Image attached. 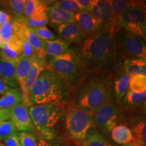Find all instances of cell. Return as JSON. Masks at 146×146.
I'll list each match as a JSON object with an SVG mask.
<instances>
[{"label": "cell", "instance_id": "83f0119b", "mask_svg": "<svg viewBox=\"0 0 146 146\" xmlns=\"http://www.w3.org/2000/svg\"><path fill=\"white\" fill-rule=\"evenodd\" d=\"M3 7L14 16V20L25 16L26 0H9L1 1Z\"/></svg>", "mask_w": 146, "mask_h": 146}, {"label": "cell", "instance_id": "52a82bcc", "mask_svg": "<svg viewBox=\"0 0 146 146\" xmlns=\"http://www.w3.org/2000/svg\"><path fill=\"white\" fill-rule=\"evenodd\" d=\"M47 66L54 71L69 87L83 72L78 52L69 49L58 57L50 58Z\"/></svg>", "mask_w": 146, "mask_h": 146}, {"label": "cell", "instance_id": "44dd1931", "mask_svg": "<svg viewBox=\"0 0 146 146\" xmlns=\"http://www.w3.org/2000/svg\"><path fill=\"white\" fill-rule=\"evenodd\" d=\"M69 43L59 39L52 41H41V45L45 56L58 57L69 50Z\"/></svg>", "mask_w": 146, "mask_h": 146}, {"label": "cell", "instance_id": "603a6c76", "mask_svg": "<svg viewBox=\"0 0 146 146\" xmlns=\"http://www.w3.org/2000/svg\"><path fill=\"white\" fill-rule=\"evenodd\" d=\"M32 65V58H28L21 56L18 58L17 65L16 68L15 78L18 85L21 88V91L23 90L25 80L27 77Z\"/></svg>", "mask_w": 146, "mask_h": 146}, {"label": "cell", "instance_id": "277c9868", "mask_svg": "<svg viewBox=\"0 0 146 146\" xmlns=\"http://www.w3.org/2000/svg\"><path fill=\"white\" fill-rule=\"evenodd\" d=\"M66 103H51L31 106L29 112L35 129L41 138L51 140L57 137L60 123L64 118Z\"/></svg>", "mask_w": 146, "mask_h": 146}, {"label": "cell", "instance_id": "1f68e13d", "mask_svg": "<svg viewBox=\"0 0 146 146\" xmlns=\"http://www.w3.org/2000/svg\"><path fill=\"white\" fill-rule=\"evenodd\" d=\"M30 28V27H29ZM36 35V36L41 41H52L59 39V36L55 35L52 31L47 27H38V28H30Z\"/></svg>", "mask_w": 146, "mask_h": 146}, {"label": "cell", "instance_id": "7402d4cb", "mask_svg": "<svg viewBox=\"0 0 146 146\" xmlns=\"http://www.w3.org/2000/svg\"><path fill=\"white\" fill-rule=\"evenodd\" d=\"M118 69L123 70L129 76L135 74L146 75V60L137 58H129L120 64Z\"/></svg>", "mask_w": 146, "mask_h": 146}, {"label": "cell", "instance_id": "f1b7e54d", "mask_svg": "<svg viewBox=\"0 0 146 146\" xmlns=\"http://www.w3.org/2000/svg\"><path fill=\"white\" fill-rule=\"evenodd\" d=\"M128 89L135 93L146 92V75L135 74L130 76Z\"/></svg>", "mask_w": 146, "mask_h": 146}, {"label": "cell", "instance_id": "ba28073f", "mask_svg": "<svg viewBox=\"0 0 146 146\" xmlns=\"http://www.w3.org/2000/svg\"><path fill=\"white\" fill-rule=\"evenodd\" d=\"M118 29L137 35L145 40L146 8L143 1H131L117 23Z\"/></svg>", "mask_w": 146, "mask_h": 146}, {"label": "cell", "instance_id": "4316f807", "mask_svg": "<svg viewBox=\"0 0 146 146\" xmlns=\"http://www.w3.org/2000/svg\"><path fill=\"white\" fill-rule=\"evenodd\" d=\"M131 1L129 0H111L110 1L112 12V23L111 28L118 30L117 23L120 16L125 10Z\"/></svg>", "mask_w": 146, "mask_h": 146}, {"label": "cell", "instance_id": "d590c367", "mask_svg": "<svg viewBox=\"0 0 146 146\" xmlns=\"http://www.w3.org/2000/svg\"><path fill=\"white\" fill-rule=\"evenodd\" d=\"M0 53L3 57L9 60H16L21 56L19 53L16 52L5 43L3 46L0 48Z\"/></svg>", "mask_w": 146, "mask_h": 146}, {"label": "cell", "instance_id": "d6986e66", "mask_svg": "<svg viewBox=\"0 0 146 146\" xmlns=\"http://www.w3.org/2000/svg\"><path fill=\"white\" fill-rule=\"evenodd\" d=\"M47 17L50 25L57 27L67 23H74V14L62 10L55 5L48 6Z\"/></svg>", "mask_w": 146, "mask_h": 146}, {"label": "cell", "instance_id": "e575fe53", "mask_svg": "<svg viewBox=\"0 0 146 146\" xmlns=\"http://www.w3.org/2000/svg\"><path fill=\"white\" fill-rule=\"evenodd\" d=\"M14 34L13 25L11 22L3 24L0 27V38L4 43L8 42Z\"/></svg>", "mask_w": 146, "mask_h": 146}, {"label": "cell", "instance_id": "6da1fadb", "mask_svg": "<svg viewBox=\"0 0 146 146\" xmlns=\"http://www.w3.org/2000/svg\"><path fill=\"white\" fill-rule=\"evenodd\" d=\"M114 72L96 69L83 71L71 87L72 102L94 113L113 97Z\"/></svg>", "mask_w": 146, "mask_h": 146}, {"label": "cell", "instance_id": "ac0fdd59", "mask_svg": "<svg viewBox=\"0 0 146 146\" xmlns=\"http://www.w3.org/2000/svg\"><path fill=\"white\" fill-rule=\"evenodd\" d=\"M129 80L130 76L123 70L118 69L115 71L112 85L113 98L116 104L119 106L129 88Z\"/></svg>", "mask_w": 146, "mask_h": 146}, {"label": "cell", "instance_id": "7c38bea8", "mask_svg": "<svg viewBox=\"0 0 146 146\" xmlns=\"http://www.w3.org/2000/svg\"><path fill=\"white\" fill-rule=\"evenodd\" d=\"M10 120L13 122L18 131L21 132H33L35 129L29 112V108L23 103L8 108Z\"/></svg>", "mask_w": 146, "mask_h": 146}, {"label": "cell", "instance_id": "836d02e7", "mask_svg": "<svg viewBox=\"0 0 146 146\" xmlns=\"http://www.w3.org/2000/svg\"><path fill=\"white\" fill-rule=\"evenodd\" d=\"M55 5L64 10L66 12H70L72 14H76L79 12L78 8L75 2V0H60V1H55Z\"/></svg>", "mask_w": 146, "mask_h": 146}, {"label": "cell", "instance_id": "60d3db41", "mask_svg": "<svg viewBox=\"0 0 146 146\" xmlns=\"http://www.w3.org/2000/svg\"><path fill=\"white\" fill-rule=\"evenodd\" d=\"M11 22V16L5 12L0 10V25Z\"/></svg>", "mask_w": 146, "mask_h": 146}, {"label": "cell", "instance_id": "4fadbf2b", "mask_svg": "<svg viewBox=\"0 0 146 146\" xmlns=\"http://www.w3.org/2000/svg\"><path fill=\"white\" fill-rule=\"evenodd\" d=\"M14 31L19 37H23L30 43L33 49L36 56L45 59V55L41 45V41L32 31L31 29L24 24L14 21L12 22Z\"/></svg>", "mask_w": 146, "mask_h": 146}, {"label": "cell", "instance_id": "5b68a950", "mask_svg": "<svg viewBox=\"0 0 146 146\" xmlns=\"http://www.w3.org/2000/svg\"><path fill=\"white\" fill-rule=\"evenodd\" d=\"M64 122L67 135L80 145L89 129L94 127L93 112L82 108L72 102L65 104Z\"/></svg>", "mask_w": 146, "mask_h": 146}, {"label": "cell", "instance_id": "2e32d148", "mask_svg": "<svg viewBox=\"0 0 146 146\" xmlns=\"http://www.w3.org/2000/svg\"><path fill=\"white\" fill-rule=\"evenodd\" d=\"M17 59L9 60L3 57L0 53V80L10 88H17L18 84L15 78Z\"/></svg>", "mask_w": 146, "mask_h": 146}, {"label": "cell", "instance_id": "8992f818", "mask_svg": "<svg viewBox=\"0 0 146 146\" xmlns=\"http://www.w3.org/2000/svg\"><path fill=\"white\" fill-rule=\"evenodd\" d=\"M114 50L117 69L126 59L146 60L145 40L122 29H118L114 35Z\"/></svg>", "mask_w": 146, "mask_h": 146}, {"label": "cell", "instance_id": "d4e9b609", "mask_svg": "<svg viewBox=\"0 0 146 146\" xmlns=\"http://www.w3.org/2000/svg\"><path fill=\"white\" fill-rule=\"evenodd\" d=\"M81 146H112V144L108 137L92 127L87 133Z\"/></svg>", "mask_w": 146, "mask_h": 146}, {"label": "cell", "instance_id": "74e56055", "mask_svg": "<svg viewBox=\"0 0 146 146\" xmlns=\"http://www.w3.org/2000/svg\"><path fill=\"white\" fill-rule=\"evenodd\" d=\"M38 146H69L66 142L63 141L60 138H54L51 140H46L40 138L38 140Z\"/></svg>", "mask_w": 146, "mask_h": 146}, {"label": "cell", "instance_id": "cb8c5ba5", "mask_svg": "<svg viewBox=\"0 0 146 146\" xmlns=\"http://www.w3.org/2000/svg\"><path fill=\"white\" fill-rule=\"evenodd\" d=\"M110 137L115 143L119 145H125L134 140L131 129L128 126L119 124L112 129Z\"/></svg>", "mask_w": 146, "mask_h": 146}, {"label": "cell", "instance_id": "ffe728a7", "mask_svg": "<svg viewBox=\"0 0 146 146\" xmlns=\"http://www.w3.org/2000/svg\"><path fill=\"white\" fill-rule=\"evenodd\" d=\"M48 5L45 1L27 0L25 9V17L30 19H45L47 17Z\"/></svg>", "mask_w": 146, "mask_h": 146}, {"label": "cell", "instance_id": "8d00e7d4", "mask_svg": "<svg viewBox=\"0 0 146 146\" xmlns=\"http://www.w3.org/2000/svg\"><path fill=\"white\" fill-rule=\"evenodd\" d=\"M22 40V54L21 56L23 57L32 58L36 55L30 43L27 41L25 38L20 37Z\"/></svg>", "mask_w": 146, "mask_h": 146}, {"label": "cell", "instance_id": "ab89813d", "mask_svg": "<svg viewBox=\"0 0 146 146\" xmlns=\"http://www.w3.org/2000/svg\"><path fill=\"white\" fill-rule=\"evenodd\" d=\"M91 0H75L79 11H87L90 7Z\"/></svg>", "mask_w": 146, "mask_h": 146}, {"label": "cell", "instance_id": "9a60e30c", "mask_svg": "<svg viewBox=\"0 0 146 146\" xmlns=\"http://www.w3.org/2000/svg\"><path fill=\"white\" fill-rule=\"evenodd\" d=\"M146 92L135 93L128 89L120 107L123 112L133 111H145Z\"/></svg>", "mask_w": 146, "mask_h": 146}, {"label": "cell", "instance_id": "f6af8a7d", "mask_svg": "<svg viewBox=\"0 0 146 146\" xmlns=\"http://www.w3.org/2000/svg\"><path fill=\"white\" fill-rule=\"evenodd\" d=\"M3 44H4V42H3L2 41V39H1V38H0V48H1V47L3 46Z\"/></svg>", "mask_w": 146, "mask_h": 146}, {"label": "cell", "instance_id": "b9f144b4", "mask_svg": "<svg viewBox=\"0 0 146 146\" xmlns=\"http://www.w3.org/2000/svg\"><path fill=\"white\" fill-rule=\"evenodd\" d=\"M10 120V112L8 109H0V121Z\"/></svg>", "mask_w": 146, "mask_h": 146}, {"label": "cell", "instance_id": "8fae6325", "mask_svg": "<svg viewBox=\"0 0 146 146\" xmlns=\"http://www.w3.org/2000/svg\"><path fill=\"white\" fill-rule=\"evenodd\" d=\"M46 60L42 59L37 56H34L32 58V65L31 70L29 71L27 77L25 80V85L23 90L21 91L22 100L21 103L27 107H30L29 104V94L33 85L36 81V78L42 71L47 67Z\"/></svg>", "mask_w": 146, "mask_h": 146}, {"label": "cell", "instance_id": "d6a6232c", "mask_svg": "<svg viewBox=\"0 0 146 146\" xmlns=\"http://www.w3.org/2000/svg\"><path fill=\"white\" fill-rule=\"evenodd\" d=\"M18 137L21 146H38L37 139L31 132H20Z\"/></svg>", "mask_w": 146, "mask_h": 146}, {"label": "cell", "instance_id": "484cf974", "mask_svg": "<svg viewBox=\"0 0 146 146\" xmlns=\"http://www.w3.org/2000/svg\"><path fill=\"white\" fill-rule=\"evenodd\" d=\"M22 100V94L18 88H10L0 94V109H8L20 104Z\"/></svg>", "mask_w": 146, "mask_h": 146}, {"label": "cell", "instance_id": "4dcf8cb0", "mask_svg": "<svg viewBox=\"0 0 146 146\" xmlns=\"http://www.w3.org/2000/svg\"><path fill=\"white\" fill-rule=\"evenodd\" d=\"M18 130L11 120L0 121V141H4L11 135L17 134Z\"/></svg>", "mask_w": 146, "mask_h": 146}, {"label": "cell", "instance_id": "7a4b0ae2", "mask_svg": "<svg viewBox=\"0 0 146 146\" xmlns=\"http://www.w3.org/2000/svg\"><path fill=\"white\" fill-rule=\"evenodd\" d=\"M118 30L112 28L103 30L84 39L78 51L83 71L96 69L115 72L117 70L114 35Z\"/></svg>", "mask_w": 146, "mask_h": 146}, {"label": "cell", "instance_id": "9c48e42d", "mask_svg": "<svg viewBox=\"0 0 146 146\" xmlns=\"http://www.w3.org/2000/svg\"><path fill=\"white\" fill-rule=\"evenodd\" d=\"M123 118L124 113L112 97L93 113L94 127L98 132L109 137L112 129L119 125Z\"/></svg>", "mask_w": 146, "mask_h": 146}, {"label": "cell", "instance_id": "30bf717a", "mask_svg": "<svg viewBox=\"0 0 146 146\" xmlns=\"http://www.w3.org/2000/svg\"><path fill=\"white\" fill-rule=\"evenodd\" d=\"M88 12L96 20L102 31L111 28L112 12L108 0H91Z\"/></svg>", "mask_w": 146, "mask_h": 146}, {"label": "cell", "instance_id": "f35d334b", "mask_svg": "<svg viewBox=\"0 0 146 146\" xmlns=\"http://www.w3.org/2000/svg\"><path fill=\"white\" fill-rule=\"evenodd\" d=\"M4 146H21L20 143L19 139H18V134L11 135L4 140Z\"/></svg>", "mask_w": 146, "mask_h": 146}, {"label": "cell", "instance_id": "bcb514c9", "mask_svg": "<svg viewBox=\"0 0 146 146\" xmlns=\"http://www.w3.org/2000/svg\"><path fill=\"white\" fill-rule=\"evenodd\" d=\"M0 146H4V145H3V143H1V142H0Z\"/></svg>", "mask_w": 146, "mask_h": 146}, {"label": "cell", "instance_id": "f546056e", "mask_svg": "<svg viewBox=\"0 0 146 146\" xmlns=\"http://www.w3.org/2000/svg\"><path fill=\"white\" fill-rule=\"evenodd\" d=\"M134 141L137 142L141 146H146V123L145 120H141L132 128Z\"/></svg>", "mask_w": 146, "mask_h": 146}, {"label": "cell", "instance_id": "ee69618b", "mask_svg": "<svg viewBox=\"0 0 146 146\" xmlns=\"http://www.w3.org/2000/svg\"><path fill=\"white\" fill-rule=\"evenodd\" d=\"M121 146H141V145H140V144L138 143L137 142L133 140V141L132 142H131V143L125 144V145H122Z\"/></svg>", "mask_w": 146, "mask_h": 146}, {"label": "cell", "instance_id": "e0dca14e", "mask_svg": "<svg viewBox=\"0 0 146 146\" xmlns=\"http://www.w3.org/2000/svg\"><path fill=\"white\" fill-rule=\"evenodd\" d=\"M58 35L63 41L70 43H76L81 45L85 39L82 33L78 24L75 23H67L56 27Z\"/></svg>", "mask_w": 146, "mask_h": 146}, {"label": "cell", "instance_id": "7dc6e473", "mask_svg": "<svg viewBox=\"0 0 146 146\" xmlns=\"http://www.w3.org/2000/svg\"><path fill=\"white\" fill-rule=\"evenodd\" d=\"M0 27H1V25H0Z\"/></svg>", "mask_w": 146, "mask_h": 146}, {"label": "cell", "instance_id": "7bdbcfd3", "mask_svg": "<svg viewBox=\"0 0 146 146\" xmlns=\"http://www.w3.org/2000/svg\"><path fill=\"white\" fill-rule=\"evenodd\" d=\"M10 89V87L7 86L5 83H3L2 81L0 80V94H2L5 91H7Z\"/></svg>", "mask_w": 146, "mask_h": 146}, {"label": "cell", "instance_id": "3957f363", "mask_svg": "<svg viewBox=\"0 0 146 146\" xmlns=\"http://www.w3.org/2000/svg\"><path fill=\"white\" fill-rule=\"evenodd\" d=\"M68 87L61 77L47 66L31 89L30 106L62 102V100L68 93Z\"/></svg>", "mask_w": 146, "mask_h": 146}, {"label": "cell", "instance_id": "5bb4252c", "mask_svg": "<svg viewBox=\"0 0 146 146\" xmlns=\"http://www.w3.org/2000/svg\"><path fill=\"white\" fill-rule=\"evenodd\" d=\"M74 16V21L78 24L85 38L102 31L94 16L87 11H79Z\"/></svg>", "mask_w": 146, "mask_h": 146}]
</instances>
